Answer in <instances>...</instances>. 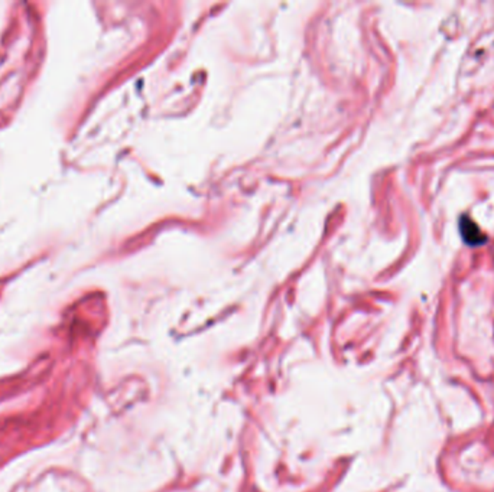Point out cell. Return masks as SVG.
Segmentation results:
<instances>
[{
    "label": "cell",
    "instance_id": "1",
    "mask_svg": "<svg viewBox=\"0 0 494 492\" xmlns=\"http://www.w3.org/2000/svg\"><path fill=\"white\" fill-rule=\"evenodd\" d=\"M460 230H461V235L464 241L468 246H481L486 244V235L481 232V230L479 228V225L471 221L470 218H463L460 220Z\"/></svg>",
    "mask_w": 494,
    "mask_h": 492
}]
</instances>
